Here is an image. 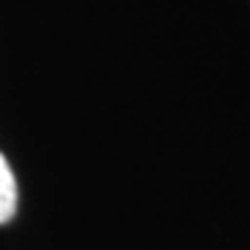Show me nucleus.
Instances as JSON below:
<instances>
[{
    "label": "nucleus",
    "mask_w": 250,
    "mask_h": 250,
    "mask_svg": "<svg viewBox=\"0 0 250 250\" xmlns=\"http://www.w3.org/2000/svg\"><path fill=\"white\" fill-rule=\"evenodd\" d=\"M17 211V181L6 156L0 153V225L9 223Z\"/></svg>",
    "instance_id": "1"
}]
</instances>
